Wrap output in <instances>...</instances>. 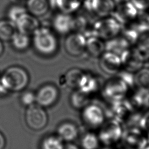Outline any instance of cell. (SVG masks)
Instances as JSON below:
<instances>
[{
    "label": "cell",
    "instance_id": "6da1fadb",
    "mask_svg": "<svg viewBox=\"0 0 149 149\" xmlns=\"http://www.w3.org/2000/svg\"><path fill=\"white\" fill-rule=\"evenodd\" d=\"M32 36V43L38 53L42 55L49 56L56 52L58 48V39L51 29L39 27Z\"/></svg>",
    "mask_w": 149,
    "mask_h": 149
},
{
    "label": "cell",
    "instance_id": "7a4b0ae2",
    "mask_svg": "<svg viewBox=\"0 0 149 149\" xmlns=\"http://www.w3.org/2000/svg\"><path fill=\"white\" fill-rule=\"evenodd\" d=\"M0 81L2 87L6 91H20L27 86L29 77L23 68L13 66L8 68L3 73Z\"/></svg>",
    "mask_w": 149,
    "mask_h": 149
},
{
    "label": "cell",
    "instance_id": "3957f363",
    "mask_svg": "<svg viewBox=\"0 0 149 149\" xmlns=\"http://www.w3.org/2000/svg\"><path fill=\"white\" fill-rule=\"evenodd\" d=\"M121 28V24L110 16L101 17L93 25L94 36L105 41L119 35Z\"/></svg>",
    "mask_w": 149,
    "mask_h": 149
},
{
    "label": "cell",
    "instance_id": "277c9868",
    "mask_svg": "<svg viewBox=\"0 0 149 149\" xmlns=\"http://www.w3.org/2000/svg\"><path fill=\"white\" fill-rule=\"evenodd\" d=\"M129 86L120 78L116 76L107 80L102 88V94L107 101H116L125 98Z\"/></svg>",
    "mask_w": 149,
    "mask_h": 149
},
{
    "label": "cell",
    "instance_id": "5b68a950",
    "mask_svg": "<svg viewBox=\"0 0 149 149\" xmlns=\"http://www.w3.org/2000/svg\"><path fill=\"white\" fill-rule=\"evenodd\" d=\"M82 117L84 122L90 127L96 128L103 125L106 118L100 101L87 104L83 109Z\"/></svg>",
    "mask_w": 149,
    "mask_h": 149
},
{
    "label": "cell",
    "instance_id": "8992f818",
    "mask_svg": "<svg viewBox=\"0 0 149 149\" xmlns=\"http://www.w3.org/2000/svg\"><path fill=\"white\" fill-rule=\"evenodd\" d=\"M123 133L121 123L109 119L102 126L98 136L99 140L106 145H109L121 139Z\"/></svg>",
    "mask_w": 149,
    "mask_h": 149
},
{
    "label": "cell",
    "instance_id": "52a82bcc",
    "mask_svg": "<svg viewBox=\"0 0 149 149\" xmlns=\"http://www.w3.org/2000/svg\"><path fill=\"white\" fill-rule=\"evenodd\" d=\"M26 122L27 126L34 130H39L44 128L48 121L47 115L42 107L31 105L26 112Z\"/></svg>",
    "mask_w": 149,
    "mask_h": 149
},
{
    "label": "cell",
    "instance_id": "ba28073f",
    "mask_svg": "<svg viewBox=\"0 0 149 149\" xmlns=\"http://www.w3.org/2000/svg\"><path fill=\"white\" fill-rule=\"evenodd\" d=\"M123 131L122 143L126 149H143L148 144V140L139 128H127Z\"/></svg>",
    "mask_w": 149,
    "mask_h": 149
},
{
    "label": "cell",
    "instance_id": "9c48e42d",
    "mask_svg": "<svg viewBox=\"0 0 149 149\" xmlns=\"http://www.w3.org/2000/svg\"><path fill=\"white\" fill-rule=\"evenodd\" d=\"M138 10L130 2H126L116 5L111 14L121 25L133 22L137 16Z\"/></svg>",
    "mask_w": 149,
    "mask_h": 149
},
{
    "label": "cell",
    "instance_id": "30bf717a",
    "mask_svg": "<svg viewBox=\"0 0 149 149\" xmlns=\"http://www.w3.org/2000/svg\"><path fill=\"white\" fill-rule=\"evenodd\" d=\"M83 4L87 10L100 18L111 15L116 6L113 0H83Z\"/></svg>",
    "mask_w": 149,
    "mask_h": 149
},
{
    "label": "cell",
    "instance_id": "8fae6325",
    "mask_svg": "<svg viewBox=\"0 0 149 149\" xmlns=\"http://www.w3.org/2000/svg\"><path fill=\"white\" fill-rule=\"evenodd\" d=\"M86 38L83 33L73 32L69 33L65 41V48L70 55L77 56L86 51Z\"/></svg>",
    "mask_w": 149,
    "mask_h": 149
},
{
    "label": "cell",
    "instance_id": "7c38bea8",
    "mask_svg": "<svg viewBox=\"0 0 149 149\" xmlns=\"http://www.w3.org/2000/svg\"><path fill=\"white\" fill-rule=\"evenodd\" d=\"M99 65L105 73L110 75L116 74L122 68L120 56L108 51H105L99 57Z\"/></svg>",
    "mask_w": 149,
    "mask_h": 149
},
{
    "label": "cell",
    "instance_id": "4fadbf2b",
    "mask_svg": "<svg viewBox=\"0 0 149 149\" xmlns=\"http://www.w3.org/2000/svg\"><path fill=\"white\" fill-rule=\"evenodd\" d=\"M122 68L125 70L135 73L143 68L142 59L135 47L129 48L120 56Z\"/></svg>",
    "mask_w": 149,
    "mask_h": 149
},
{
    "label": "cell",
    "instance_id": "5bb4252c",
    "mask_svg": "<svg viewBox=\"0 0 149 149\" xmlns=\"http://www.w3.org/2000/svg\"><path fill=\"white\" fill-rule=\"evenodd\" d=\"M58 97L57 88L52 84H47L41 87L36 95V101L38 105L47 107L52 105Z\"/></svg>",
    "mask_w": 149,
    "mask_h": 149
},
{
    "label": "cell",
    "instance_id": "9a60e30c",
    "mask_svg": "<svg viewBox=\"0 0 149 149\" xmlns=\"http://www.w3.org/2000/svg\"><path fill=\"white\" fill-rule=\"evenodd\" d=\"M74 18L70 14L59 12L52 20V26L56 32L61 34H68L73 30Z\"/></svg>",
    "mask_w": 149,
    "mask_h": 149
},
{
    "label": "cell",
    "instance_id": "2e32d148",
    "mask_svg": "<svg viewBox=\"0 0 149 149\" xmlns=\"http://www.w3.org/2000/svg\"><path fill=\"white\" fill-rule=\"evenodd\" d=\"M17 31L30 36L40 27L38 20L36 17L28 12L22 15L15 23Z\"/></svg>",
    "mask_w": 149,
    "mask_h": 149
},
{
    "label": "cell",
    "instance_id": "e0dca14e",
    "mask_svg": "<svg viewBox=\"0 0 149 149\" xmlns=\"http://www.w3.org/2000/svg\"><path fill=\"white\" fill-rule=\"evenodd\" d=\"M105 51L120 56L125 51L130 48L129 43L120 35L105 41Z\"/></svg>",
    "mask_w": 149,
    "mask_h": 149
},
{
    "label": "cell",
    "instance_id": "ac0fdd59",
    "mask_svg": "<svg viewBox=\"0 0 149 149\" xmlns=\"http://www.w3.org/2000/svg\"><path fill=\"white\" fill-rule=\"evenodd\" d=\"M86 51L94 57H100L105 51L104 40L96 37L91 36L86 38Z\"/></svg>",
    "mask_w": 149,
    "mask_h": 149
},
{
    "label": "cell",
    "instance_id": "d6986e66",
    "mask_svg": "<svg viewBox=\"0 0 149 149\" xmlns=\"http://www.w3.org/2000/svg\"><path fill=\"white\" fill-rule=\"evenodd\" d=\"M49 3L48 0H27L26 9L27 12L35 17H40L48 11Z\"/></svg>",
    "mask_w": 149,
    "mask_h": 149
},
{
    "label": "cell",
    "instance_id": "ffe728a7",
    "mask_svg": "<svg viewBox=\"0 0 149 149\" xmlns=\"http://www.w3.org/2000/svg\"><path fill=\"white\" fill-rule=\"evenodd\" d=\"M52 2L60 12L71 14L81 7L83 0H53Z\"/></svg>",
    "mask_w": 149,
    "mask_h": 149
},
{
    "label": "cell",
    "instance_id": "44dd1931",
    "mask_svg": "<svg viewBox=\"0 0 149 149\" xmlns=\"http://www.w3.org/2000/svg\"><path fill=\"white\" fill-rule=\"evenodd\" d=\"M58 137L66 141L74 140L78 136V129L72 123H64L61 124L57 130Z\"/></svg>",
    "mask_w": 149,
    "mask_h": 149
},
{
    "label": "cell",
    "instance_id": "7402d4cb",
    "mask_svg": "<svg viewBox=\"0 0 149 149\" xmlns=\"http://www.w3.org/2000/svg\"><path fill=\"white\" fill-rule=\"evenodd\" d=\"M100 80L96 77L89 73L84 74L79 87V89L89 94L96 91L100 87Z\"/></svg>",
    "mask_w": 149,
    "mask_h": 149
},
{
    "label": "cell",
    "instance_id": "603a6c76",
    "mask_svg": "<svg viewBox=\"0 0 149 149\" xmlns=\"http://www.w3.org/2000/svg\"><path fill=\"white\" fill-rule=\"evenodd\" d=\"M140 33L137 30L134 21L123 24L122 27L119 35L123 37L130 45L136 44Z\"/></svg>",
    "mask_w": 149,
    "mask_h": 149
},
{
    "label": "cell",
    "instance_id": "cb8c5ba5",
    "mask_svg": "<svg viewBox=\"0 0 149 149\" xmlns=\"http://www.w3.org/2000/svg\"><path fill=\"white\" fill-rule=\"evenodd\" d=\"M85 73L78 68L69 70L65 75V81L70 88H79Z\"/></svg>",
    "mask_w": 149,
    "mask_h": 149
},
{
    "label": "cell",
    "instance_id": "d4e9b609",
    "mask_svg": "<svg viewBox=\"0 0 149 149\" xmlns=\"http://www.w3.org/2000/svg\"><path fill=\"white\" fill-rule=\"evenodd\" d=\"M17 31L15 24L11 20L3 19L0 20V40L9 41Z\"/></svg>",
    "mask_w": 149,
    "mask_h": 149
},
{
    "label": "cell",
    "instance_id": "484cf974",
    "mask_svg": "<svg viewBox=\"0 0 149 149\" xmlns=\"http://www.w3.org/2000/svg\"><path fill=\"white\" fill-rule=\"evenodd\" d=\"M130 101L134 108H148L149 91L138 88L133 95Z\"/></svg>",
    "mask_w": 149,
    "mask_h": 149
},
{
    "label": "cell",
    "instance_id": "4316f807",
    "mask_svg": "<svg viewBox=\"0 0 149 149\" xmlns=\"http://www.w3.org/2000/svg\"><path fill=\"white\" fill-rule=\"evenodd\" d=\"M134 84L138 88L149 91V68L143 67L135 73Z\"/></svg>",
    "mask_w": 149,
    "mask_h": 149
},
{
    "label": "cell",
    "instance_id": "83f0119b",
    "mask_svg": "<svg viewBox=\"0 0 149 149\" xmlns=\"http://www.w3.org/2000/svg\"><path fill=\"white\" fill-rule=\"evenodd\" d=\"M13 47L18 51L26 49L30 44V38L29 35L16 31L11 39Z\"/></svg>",
    "mask_w": 149,
    "mask_h": 149
},
{
    "label": "cell",
    "instance_id": "f1b7e54d",
    "mask_svg": "<svg viewBox=\"0 0 149 149\" xmlns=\"http://www.w3.org/2000/svg\"><path fill=\"white\" fill-rule=\"evenodd\" d=\"M72 105L76 108H84L89 102L88 94L83 92L79 89L74 91L71 97Z\"/></svg>",
    "mask_w": 149,
    "mask_h": 149
},
{
    "label": "cell",
    "instance_id": "f546056e",
    "mask_svg": "<svg viewBox=\"0 0 149 149\" xmlns=\"http://www.w3.org/2000/svg\"><path fill=\"white\" fill-rule=\"evenodd\" d=\"M141 13H138L137 16L134 20V23L140 32H149V12L146 10L141 11Z\"/></svg>",
    "mask_w": 149,
    "mask_h": 149
},
{
    "label": "cell",
    "instance_id": "4dcf8cb0",
    "mask_svg": "<svg viewBox=\"0 0 149 149\" xmlns=\"http://www.w3.org/2000/svg\"><path fill=\"white\" fill-rule=\"evenodd\" d=\"M81 144L83 149H97L99 140L94 133H87L81 139Z\"/></svg>",
    "mask_w": 149,
    "mask_h": 149
},
{
    "label": "cell",
    "instance_id": "1f68e13d",
    "mask_svg": "<svg viewBox=\"0 0 149 149\" xmlns=\"http://www.w3.org/2000/svg\"><path fill=\"white\" fill-rule=\"evenodd\" d=\"M63 147L62 140L54 136L45 138L41 143V149H63Z\"/></svg>",
    "mask_w": 149,
    "mask_h": 149
},
{
    "label": "cell",
    "instance_id": "d6a6232c",
    "mask_svg": "<svg viewBox=\"0 0 149 149\" xmlns=\"http://www.w3.org/2000/svg\"><path fill=\"white\" fill-rule=\"evenodd\" d=\"M134 47L140 53H149V32L140 33Z\"/></svg>",
    "mask_w": 149,
    "mask_h": 149
},
{
    "label": "cell",
    "instance_id": "836d02e7",
    "mask_svg": "<svg viewBox=\"0 0 149 149\" xmlns=\"http://www.w3.org/2000/svg\"><path fill=\"white\" fill-rule=\"evenodd\" d=\"M27 12L26 8L18 5L11 6L7 12L8 19L13 22L15 24L16 22L24 13Z\"/></svg>",
    "mask_w": 149,
    "mask_h": 149
},
{
    "label": "cell",
    "instance_id": "e575fe53",
    "mask_svg": "<svg viewBox=\"0 0 149 149\" xmlns=\"http://www.w3.org/2000/svg\"><path fill=\"white\" fill-rule=\"evenodd\" d=\"M118 77L120 78L123 81H125L127 85L132 87L134 84V74L126 70H120L117 74Z\"/></svg>",
    "mask_w": 149,
    "mask_h": 149
},
{
    "label": "cell",
    "instance_id": "d590c367",
    "mask_svg": "<svg viewBox=\"0 0 149 149\" xmlns=\"http://www.w3.org/2000/svg\"><path fill=\"white\" fill-rule=\"evenodd\" d=\"M36 101V95L31 91H27L24 93L21 96L22 103L26 106L33 105Z\"/></svg>",
    "mask_w": 149,
    "mask_h": 149
},
{
    "label": "cell",
    "instance_id": "8d00e7d4",
    "mask_svg": "<svg viewBox=\"0 0 149 149\" xmlns=\"http://www.w3.org/2000/svg\"><path fill=\"white\" fill-rule=\"evenodd\" d=\"M130 2L138 11L147 10L149 9V0H130Z\"/></svg>",
    "mask_w": 149,
    "mask_h": 149
},
{
    "label": "cell",
    "instance_id": "74e56055",
    "mask_svg": "<svg viewBox=\"0 0 149 149\" xmlns=\"http://www.w3.org/2000/svg\"><path fill=\"white\" fill-rule=\"evenodd\" d=\"M140 128L147 132V140L149 143V111L143 115Z\"/></svg>",
    "mask_w": 149,
    "mask_h": 149
},
{
    "label": "cell",
    "instance_id": "f35d334b",
    "mask_svg": "<svg viewBox=\"0 0 149 149\" xmlns=\"http://www.w3.org/2000/svg\"><path fill=\"white\" fill-rule=\"evenodd\" d=\"M139 53L142 59L143 67L149 68V53H140L139 52Z\"/></svg>",
    "mask_w": 149,
    "mask_h": 149
},
{
    "label": "cell",
    "instance_id": "ab89813d",
    "mask_svg": "<svg viewBox=\"0 0 149 149\" xmlns=\"http://www.w3.org/2000/svg\"><path fill=\"white\" fill-rule=\"evenodd\" d=\"M5 145V140L2 135V134L0 132V149H3Z\"/></svg>",
    "mask_w": 149,
    "mask_h": 149
},
{
    "label": "cell",
    "instance_id": "60d3db41",
    "mask_svg": "<svg viewBox=\"0 0 149 149\" xmlns=\"http://www.w3.org/2000/svg\"><path fill=\"white\" fill-rule=\"evenodd\" d=\"M63 149H79V148L75 144H73L72 143H69V144H66L64 146Z\"/></svg>",
    "mask_w": 149,
    "mask_h": 149
},
{
    "label": "cell",
    "instance_id": "b9f144b4",
    "mask_svg": "<svg viewBox=\"0 0 149 149\" xmlns=\"http://www.w3.org/2000/svg\"><path fill=\"white\" fill-rule=\"evenodd\" d=\"M113 2H115V3L116 5L117 4H120L122 3H124V2H129L130 1V0H113Z\"/></svg>",
    "mask_w": 149,
    "mask_h": 149
},
{
    "label": "cell",
    "instance_id": "7bdbcfd3",
    "mask_svg": "<svg viewBox=\"0 0 149 149\" xmlns=\"http://www.w3.org/2000/svg\"><path fill=\"white\" fill-rule=\"evenodd\" d=\"M3 52V45L2 42V41L0 40V56L2 54Z\"/></svg>",
    "mask_w": 149,
    "mask_h": 149
},
{
    "label": "cell",
    "instance_id": "ee69618b",
    "mask_svg": "<svg viewBox=\"0 0 149 149\" xmlns=\"http://www.w3.org/2000/svg\"><path fill=\"white\" fill-rule=\"evenodd\" d=\"M3 92H6V91L4 90V88L2 87L1 84V81H0V93H3Z\"/></svg>",
    "mask_w": 149,
    "mask_h": 149
},
{
    "label": "cell",
    "instance_id": "f6af8a7d",
    "mask_svg": "<svg viewBox=\"0 0 149 149\" xmlns=\"http://www.w3.org/2000/svg\"><path fill=\"white\" fill-rule=\"evenodd\" d=\"M143 149H149V143Z\"/></svg>",
    "mask_w": 149,
    "mask_h": 149
},
{
    "label": "cell",
    "instance_id": "bcb514c9",
    "mask_svg": "<svg viewBox=\"0 0 149 149\" xmlns=\"http://www.w3.org/2000/svg\"><path fill=\"white\" fill-rule=\"evenodd\" d=\"M102 149H111V148H108V147H105V148H102Z\"/></svg>",
    "mask_w": 149,
    "mask_h": 149
}]
</instances>
